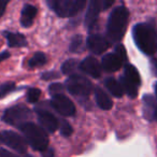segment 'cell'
<instances>
[{"label":"cell","instance_id":"cell-11","mask_svg":"<svg viewBox=\"0 0 157 157\" xmlns=\"http://www.w3.org/2000/svg\"><path fill=\"white\" fill-rule=\"evenodd\" d=\"M38 121H39L41 127L45 131L48 132H54L58 129L59 122L52 113L48 111H42V110H38Z\"/></svg>","mask_w":157,"mask_h":157},{"label":"cell","instance_id":"cell-35","mask_svg":"<svg viewBox=\"0 0 157 157\" xmlns=\"http://www.w3.org/2000/svg\"><path fill=\"white\" fill-rule=\"evenodd\" d=\"M10 57V54L8 52H3L0 54V61H2V60H6L7 58H9Z\"/></svg>","mask_w":157,"mask_h":157},{"label":"cell","instance_id":"cell-39","mask_svg":"<svg viewBox=\"0 0 157 157\" xmlns=\"http://www.w3.org/2000/svg\"><path fill=\"white\" fill-rule=\"evenodd\" d=\"M24 157H33V156H30V155H24Z\"/></svg>","mask_w":157,"mask_h":157},{"label":"cell","instance_id":"cell-34","mask_svg":"<svg viewBox=\"0 0 157 157\" xmlns=\"http://www.w3.org/2000/svg\"><path fill=\"white\" fill-rule=\"evenodd\" d=\"M113 0H103V10L108 9L109 7H111L113 5Z\"/></svg>","mask_w":157,"mask_h":157},{"label":"cell","instance_id":"cell-37","mask_svg":"<svg viewBox=\"0 0 157 157\" xmlns=\"http://www.w3.org/2000/svg\"><path fill=\"white\" fill-rule=\"evenodd\" d=\"M155 94H156V98H157V83L155 84Z\"/></svg>","mask_w":157,"mask_h":157},{"label":"cell","instance_id":"cell-26","mask_svg":"<svg viewBox=\"0 0 157 157\" xmlns=\"http://www.w3.org/2000/svg\"><path fill=\"white\" fill-rule=\"evenodd\" d=\"M59 130H60V133L63 136H65V137H69V136H71L73 129H72L71 125H70L67 121L61 120L60 122H59Z\"/></svg>","mask_w":157,"mask_h":157},{"label":"cell","instance_id":"cell-6","mask_svg":"<svg viewBox=\"0 0 157 157\" xmlns=\"http://www.w3.org/2000/svg\"><path fill=\"white\" fill-rule=\"evenodd\" d=\"M68 92L75 97H88L92 93L93 85L87 78L81 74H71L66 82Z\"/></svg>","mask_w":157,"mask_h":157},{"label":"cell","instance_id":"cell-23","mask_svg":"<svg viewBox=\"0 0 157 157\" xmlns=\"http://www.w3.org/2000/svg\"><path fill=\"white\" fill-rule=\"evenodd\" d=\"M82 45H83V38H82V36L80 35L74 36L73 39L71 40V43H70L69 46L70 52H73V53L78 52Z\"/></svg>","mask_w":157,"mask_h":157},{"label":"cell","instance_id":"cell-15","mask_svg":"<svg viewBox=\"0 0 157 157\" xmlns=\"http://www.w3.org/2000/svg\"><path fill=\"white\" fill-rule=\"evenodd\" d=\"M95 98H96V102L100 109L108 111V110H111V108L113 107L112 99L110 98L107 95V93L101 87H99V86H97V87L95 88Z\"/></svg>","mask_w":157,"mask_h":157},{"label":"cell","instance_id":"cell-33","mask_svg":"<svg viewBox=\"0 0 157 157\" xmlns=\"http://www.w3.org/2000/svg\"><path fill=\"white\" fill-rule=\"evenodd\" d=\"M151 68H152L153 73L157 76V59H152V61H151Z\"/></svg>","mask_w":157,"mask_h":157},{"label":"cell","instance_id":"cell-22","mask_svg":"<svg viewBox=\"0 0 157 157\" xmlns=\"http://www.w3.org/2000/svg\"><path fill=\"white\" fill-rule=\"evenodd\" d=\"M80 65L76 59H68L61 66V71L63 74H71L76 69V67Z\"/></svg>","mask_w":157,"mask_h":157},{"label":"cell","instance_id":"cell-38","mask_svg":"<svg viewBox=\"0 0 157 157\" xmlns=\"http://www.w3.org/2000/svg\"><path fill=\"white\" fill-rule=\"evenodd\" d=\"M1 143H3V141H2V135L0 133V144H1Z\"/></svg>","mask_w":157,"mask_h":157},{"label":"cell","instance_id":"cell-21","mask_svg":"<svg viewBox=\"0 0 157 157\" xmlns=\"http://www.w3.org/2000/svg\"><path fill=\"white\" fill-rule=\"evenodd\" d=\"M46 56L42 52H37L28 61V66L30 68H37L45 65Z\"/></svg>","mask_w":157,"mask_h":157},{"label":"cell","instance_id":"cell-19","mask_svg":"<svg viewBox=\"0 0 157 157\" xmlns=\"http://www.w3.org/2000/svg\"><path fill=\"white\" fill-rule=\"evenodd\" d=\"M143 103H144V115L147 120H154V112L156 109V101L150 95H146L143 98Z\"/></svg>","mask_w":157,"mask_h":157},{"label":"cell","instance_id":"cell-17","mask_svg":"<svg viewBox=\"0 0 157 157\" xmlns=\"http://www.w3.org/2000/svg\"><path fill=\"white\" fill-rule=\"evenodd\" d=\"M123 76L126 78L127 81L135 84V85L138 86V87H139V85L141 84V78H140L139 72H138V70L136 69L135 66H132V65L125 66V71H124V75Z\"/></svg>","mask_w":157,"mask_h":157},{"label":"cell","instance_id":"cell-10","mask_svg":"<svg viewBox=\"0 0 157 157\" xmlns=\"http://www.w3.org/2000/svg\"><path fill=\"white\" fill-rule=\"evenodd\" d=\"M103 10V0H92L88 5L87 12L85 14V25L87 28H92L96 24L98 15Z\"/></svg>","mask_w":157,"mask_h":157},{"label":"cell","instance_id":"cell-36","mask_svg":"<svg viewBox=\"0 0 157 157\" xmlns=\"http://www.w3.org/2000/svg\"><path fill=\"white\" fill-rule=\"evenodd\" d=\"M154 120L157 121V105H156V109H155V112H154Z\"/></svg>","mask_w":157,"mask_h":157},{"label":"cell","instance_id":"cell-16","mask_svg":"<svg viewBox=\"0 0 157 157\" xmlns=\"http://www.w3.org/2000/svg\"><path fill=\"white\" fill-rule=\"evenodd\" d=\"M3 36L6 37L10 48H24L27 45V40L22 33L5 31Z\"/></svg>","mask_w":157,"mask_h":157},{"label":"cell","instance_id":"cell-28","mask_svg":"<svg viewBox=\"0 0 157 157\" xmlns=\"http://www.w3.org/2000/svg\"><path fill=\"white\" fill-rule=\"evenodd\" d=\"M115 53L120 56V58L122 59L123 61H126L127 59V55H126V50H125V48L122 45V44H120V45L116 46L115 48Z\"/></svg>","mask_w":157,"mask_h":157},{"label":"cell","instance_id":"cell-31","mask_svg":"<svg viewBox=\"0 0 157 157\" xmlns=\"http://www.w3.org/2000/svg\"><path fill=\"white\" fill-rule=\"evenodd\" d=\"M42 154H43V157H54V150L48 146L45 151L42 152Z\"/></svg>","mask_w":157,"mask_h":157},{"label":"cell","instance_id":"cell-13","mask_svg":"<svg viewBox=\"0 0 157 157\" xmlns=\"http://www.w3.org/2000/svg\"><path fill=\"white\" fill-rule=\"evenodd\" d=\"M124 61L116 53H109L101 59V68L107 72H115L123 66Z\"/></svg>","mask_w":157,"mask_h":157},{"label":"cell","instance_id":"cell-18","mask_svg":"<svg viewBox=\"0 0 157 157\" xmlns=\"http://www.w3.org/2000/svg\"><path fill=\"white\" fill-rule=\"evenodd\" d=\"M105 87H107V90H109L114 97L121 98V97L124 95V90H123L122 85H121L120 82L116 81L115 78H108L105 81Z\"/></svg>","mask_w":157,"mask_h":157},{"label":"cell","instance_id":"cell-29","mask_svg":"<svg viewBox=\"0 0 157 157\" xmlns=\"http://www.w3.org/2000/svg\"><path fill=\"white\" fill-rule=\"evenodd\" d=\"M0 157H18V156H16L15 154L9 152V151L5 150V148L0 147Z\"/></svg>","mask_w":157,"mask_h":157},{"label":"cell","instance_id":"cell-25","mask_svg":"<svg viewBox=\"0 0 157 157\" xmlns=\"http://www.w3.org/2000/svg\"><path fill=\"white\" fill-rule=\"evenodd\" d=\"M40 96H41V90L38 88H29L27 92V100L31 103H36L39 100Z\"/></svg>","mask_w":157,"mask_h":157},{"label":"cell","instance_id":"cell-4","mask_svg":"<svg viewBox=\"0 0 157 157\" xmlns=\"http://www.w3.org/2000/svg\"><path fill=\"white\" fill-rule=\"evenodd\" d=\"M46 3L60 17L75 15L85 6L84 0H48Z\"/></svg>","mask_w":157,"mask_h":157},{"label":"cell","instance_id":"cell-3","mask_svg":"<svg viewBox=\"0 0 157 157\" xmlns=\"http://www.w3.org/2000/svg\"><path fill=\"white\" fill-rule=\"evenodd\" d=\"M21 131L24 135L25 139L27 140L30 146L36 151L43 152L48 147V137L46 131L42 127L33 123H26L20 127Z\"/></svg>","mask_w":157,"mask_h":157},{"label":"cell","instance_id":"cell-14","mask_svg":"<svg viewBox=\"0 0 157 157\" xmlns=\"http://www.w3.org/2000/svg\"><path fill=\"white\" fill-rule=\"evenodd\" d=\"M37 8L33 5H25L21 14V24L23 27H30L37 16Z\"/></svg>","mask_w":157,"mask_h":157},{"label":"cell","instance_id":"cell-1","mask_svg":"<svg viewBox=\"0 0 157 157\" xmlns=\"http://www.w3.org/2000/svg\"><path fill=\"white\" fill-rule=\"evenodd\" d=\"M128 16V10L124 6L116 7L111 12L107 26L108 38L111 42H118L123 39L126 33Z\"/></svg>","mask_w":157,"mask_h":157},{"label":"cell","instance_id":"cell-30","mask_svg":"<svg viewBox=\"0 0 157 157\" xmlns=\"http://www.w3.org/2000/svg\"><path fill=\"white\" fill-rule=\"evenodd\" d=\"M42 78H44V80H50V78H57V74L55 73V72H46V73H43L41 75Z\"/></svg>","mask_w":157,"mask_h":157},{"label":"cell","instance_id":"cell-2","mask_svg":"<svg viewBox=\"0 0 157 157\" xmlns=\"http://www.w3.org/2000/svg\"><path fill=\"white\" fill-rule=\"evenodd\" d=\"M136 45L145 55H153L157 51V37L152 26L147 24H137L132 30Z\"/></svg>","mask_w":157,"mask_h":157},{"label":"cell","instance_id":"cell-8","mask_svg":"<svg viewBox=\"0 0 157 157\" xmlns=\"http://www.w3.org/2000/svg\"><path fill=\"white\" fill-rule=\"evenodd\" d=\"M1 135H2L3 143L7 144V145L10 146L11 148H13V150L16 151L17 153L25 154V152L27 151V143L20 135H17L16 132L11 131V130L3 131Z\"/></svg>","mask_w":157,"mask_h":157},{"label":"cell","instance_id":"cell-20","mask_svg":"<svg viewBox=\"0 0 157 157\" xmlns=\"http://www.w3.org/2000/svg\"><path fill=\"white\" fill-rule=\"evenodd\" d=\"M120 83H121V85H122L124 92H126L130 98H135V97L137 96V94H138V86H136L135 84H132V83H130L129 81H127L124 76H122V78H121V82H120Z\"/></svg>","mask_w":157,"mask_h":157},{"label":"cell","instance_id":"cell-32","mask_svg":"<svg viewBox=\"0 0 157 157\" xmlns=\"http://www.w3.org/2000/svg\"><path fill=\"white\" fill-rule=\"evenodd\" d=\"M8 6V1L6 0H0V17L3 15L6 11V7Z\"/></svg>","mask_w":157,"mask_h":157},{"label":"cell","instance_id":"cell-12","mask_svg":"<svg viewBox=\"0 0 157 157\" xmlns=\"http://www.w3.org/2000/svg\"><path fill=\"white\" fill-rule=\"evenodd\" d=\"M80 68L83 72H85L86 74L93 76L95 78H100L101 75V65L98 63L95 57L88 56L80 63Z\"/></svg>","mask_w":157,"mask_h":157},{"label":"cell","instance_id":"cell-5","mask_svg":"<svg viewBox=\"0 0 157 157\" xmlns=\"http://www.w3.org/2000/svg\"><path fill=\"white\" fill-rule=\"evenodd\" d=\"M31 118V110L25 105H17L9 108L2 115V121L12 126L20 128L22 125L28 123Z\"/></svg>","mask_w":157,"mask_h":157},{"label":"cell","instance_id":"cell-9","mask_svg":"<svg viewBox=\"0 0 157 157\" xmlns=\"http://www.w3.org/2000/svg\"><path fill=\"white\" fill-rule=\"evenodd\" d=\"M110 41L101 35H90L87 38V48L95 54H102L109 48Z\"/></svg>","mask_w":157,"mask_h":157},{"label":"cell","instance_id":"cell-27","mask_svg":"<svg viewBox=\"0 0 157 157\" xmlns=\"http://www.w3.org/2000/svg\"><path fill=\"white\" fill-rule=\"evenodd\" d=\"M50 92L53 94V96H55V95H61V93L63 92V86L58 83L52 84L50 86Z\"/></svg>","mask_w":157,"mask_h":157},{"label":"cell","instance_id":"cell-7","mask_svg":"<svg viewBox=\"0 0 157 157\" xmlns=\"http://www.w3.org/2000/svg\"><path fill=\"white\" fill-rule=\"evenodd\" d=\"M51 105L63 116H73L75 114V105L65 95H55L52 97Z\"/></svg>","mask_w":157,"mask_h":157},{"label":"cell","instance_id":"cell-24","mask_svg":"<svg viewBox=\"0 0 157 157\" xmlns=\"http://www.w3.org/2000/svg\"><path fill=\"white\" fill-rule=\"evenodd\" d=\"M15 88L16 86L13 82H7V83L0 84V99L7 96L8 94H10L13 90H15Z\"/></svg>","mask_w":157,"mask_h":157}]
</instances>
